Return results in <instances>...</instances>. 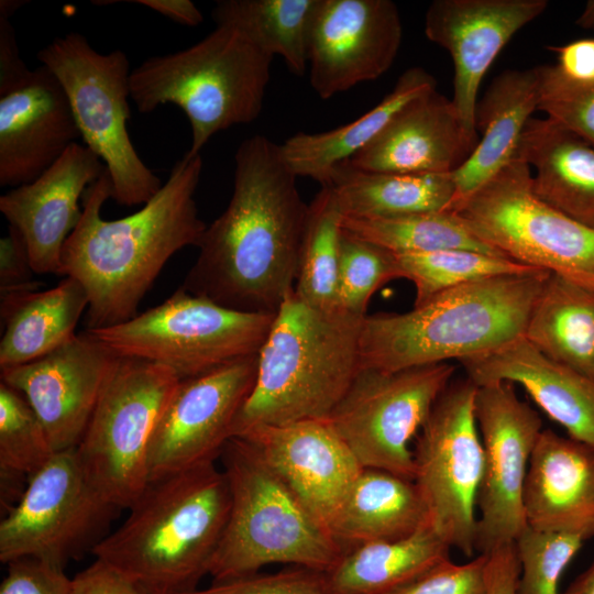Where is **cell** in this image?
I'll list each match as a JSON object with an SVG mask.
<instances>
[{
    "mask_svg": "<svg viewBox=\"0 0 594 594\" xmlns=\"http://www.w3.org/2000/svg\"><path fill=\"white\" fill-rule=\"evenodd\" d=\"M279 144L245 139L234 155L233 190L206 227L182 285L227 308L276 314L294 290L308 215Z\"/></svg>",
    "mask_w": 594,
    "mask_h": 594,
    "instance_id": "cell-1",
    "label": "cell"
},
{
    "mask_svg": "<svg viewBox=\"0 0 594 594\" xmlns=\"http://www.w3.org/2000/svg\"><path fill=\"white\" fill-rule=\"evenodd\" d=\"M202 157L184 155L158 193L136 212L105 220L101 209L112 198L106 168L82 196L78 226L62 254V275L77 279L89 306L87 329L122 323L138 308L166 262L197 244L207 224L199 218L195 193Z\"/></svg>",
    "mask_w": 594,
    "mask_h": 594,
    "instance_id": "cell-2",
    "label": "cell"
},
{
    "mask_svg": "<svg viewBox=\"0 0 594 594\" xmlns=\"http://www.w3.org/2000/svg\"><path fill=\"white\" fill-rule=\"evenodd\" d=\"M230 502L216 463L151 480L127 519L91 553L146 594L190 592L209 574Z\"/></svg>",
    "mask_w": 594,
    "mask_h": 594,
    "instance_id": "cell-3",
    "label": "cell"
},
{
    "mask_svg": "<svg viewBox=\"0 0 594 594\" xmlns=\"http://www.w3.org/2000/svg\"><path fill=\"white\" fill-rule=\"evenodd\" d=\"M549 272L532 270L468 283L402 314L367 315L361 326V369L399 371L459 362L521 337Z\"/></svg>",
    "mask_w": 594,
    "mask_h": 594,
    "instance_id": "cell-4",
    "label": "cell"
},
{
    "mask_svg": "<svg viewBox=\"0 0 594 594\" xmlns=\"http://www.w3.org/2000/svg\"><path fill=\"white\" fill-rule=\"evenodd\" d=\"M363 319L318 309L292 290L257 354L254 386L233 437L260 426L327 419L361 370Z\"/></svg>",
    "mask_w": 594,
    "mask_h": 594,
    "instance_id": "cell-5",
    "label": "cell"
},
{
    "mask_svg": "<svg viewBox=\"0 0 594 594\" xmlns=\"http://www.w3.org/2000/svg\"><path fill=\"white\" fill-rule=\"evenodd\" d=\"M230 512L209 575L215 582L284 563L327 572L343 549L328 527L243 438L232 437L221 454Z\"/></svg>",
    "mask_w": 594,
    "mask_h": 594,
    "instance_id": "cell-6",
    "label": "cell"
},
{
    "mask_svg": "<svg viewBox=\"0 0 594 594\" xmlns=\"http://www.w3.org/2000/svg\"><path fill=\"white\" fill-rule=\"evenodd\" d=\"M273 57L231 26H216L196 44L151 56L130 75L131 99L141 113L173 103L186 114L200 154L218 132L255 121L263 110Z\"/></svg>",
    "mask_w": 594,
    "mask_h": 594,
    "instance_id": "cell-7",
    "label": "cell"
},
{
    "mask_svg": "<svg viewBox=\"0 0 594 594\" xmlns=\"http://www.w3.org/2000/svg\"><path fill=\"white\" fill-rule=\"evenodd\" d=\"M36 58L61 82L84 145L106 165L112 199L128 207L151 200L164 183L139 156L128 132L132 70L127 54H101L73 31L54 38Z\"/></svg>",
    "mask_w": 594,
    "mask_h": 594,
    "instance_id": "cell-8",
    "label": "cell"
},
{
    "mask_svg": "<svg viewBox=\"0 0 594 594\" xmlns=\"http://www.w3.org/2000/svg\"><path fill=\"white\" fill-rule=\"evenodd\" d=\"M274 318L227 308L180 286L122 323L87 330L119 356L161 364L184 380L258 354Z\"/></svg>",
    "mask_w": 594,
    "mask_h": 594,
    "instance_id": "cell-9",
    "label": "cell"
},
{
    "mask_svg": "<svg viewBox=\"0 0 594 594\" xmlns=\"http://www.w3.org/2000/svg\"><path fill=\"white\" fill-rule=\"evenodd\" d=\"M530 167L514 158L455 213L499 254L594 292V228L542 202Z\"/></svg>",
    "mask_w": 594,
    "mask_h": 594,
    "instance_id": "cell-10",
    "label": "cell"
},
{
    "mask_svg": "<svg viewBox=\"0 0 594 594\" xmlns=\"http://www.w3.org/2000/svg\"><path fill=\"white\" fill-rule=\"evenodd\" d=\"M178 381L166 366L120 356L76 448L92 485L120 509L150 481L151 439Z\"/></svg>",
    "mask_w": 594,
    "mask_h": 594,
    "instance_id": "cell-11",
    "label": "cell"
},
{
    "mask_svg": "<svg viewBox=\"0 0 594 594\" xmlns=\"http://www.w3.org/2000/svg\"><path fill=\"white\" fill-rule=\"evenodd\" d=\"M477 386L451 381L416 437L415 476L437 534L466 557L476 552L484 453L475 416Z\"/></svg>",
    "mask_w": 594,
    "mask_h": 594,
    "instance_id": "cell-12",
    "label": "cell"
},
{
    "mask_svg": "<svg viewBox=\"0 0 594 594\" xmlns=\"http://www.w3.org/2000/svg\"><path fill=\"white\" fill-rule=\"evenodd\" d=\"M454 372L449 363L361 369L327 420L363 468L414 480L411 440Z\"/></svg>",
    "mask_w": 594,
    "mask_h": 594,
    "instance_id": "cell-13",
    "label": "cell"
},
{
    "mask_svg": "<svg viewBox=\"0 0 594 594\" xmlns=\"http://www.w3.org/2000/svg\"><path fill=\"white\" fill-rule=\"evenodd\" d=\"M119 507L92 485L76 448L56 452L0 522V561L33 558L62 568L107 536Z\"/></svg>",
    "mask_w": 594,
    "mask_h": 594,
    "instance_id": "cell-14",
    "label": "cell"
},
{
    "mask_svg": "<svg viewBox=\"0 0 594 594\" xmlns=\"http://www.w3.org/2000/svg\"><path fill=\"white\" fill-rule=\"evenodd\" d=\"M475 416L484 453L475 549L486 554L515 542L527 526L525 483L543 428L538 413L509 382L477 386Z\"/></svg>",
    "mask_w": 594,
    "mask_h": 594,
    "instance_id": "cell-15",
    "label": "cell"
},
{
    "mask_svg": "<svg viewBox=\"0 0 594 594\" xmlns=\"http://www.w3.org/2000/svg\"><path fill=\"white\" fill-rule=\"evenodd\" d=\"M256 372L257 354L178 381L153 431L150 481L220 458Z\"/></svg>",
    "mask_w": 594,
    "mask_h": 594,
    "instance_id": "cell-16",
    "label": "cell"
},
{
    "mask_svg": "<svg viewBox=\"0 0 594 594\" xmlns=\"http://www.w3.org/2000/svg\"><path fill=\"white\" fill-rule=\"evenodd\" d=\"M403 41V23L391 0H319L309 35L311 88L329 99L384 75Z\"/></svg>",
    "mask_w": 594,
    "mask_h": 594,
    "instance_id": "cell-17",
    "label": "cell"
},
{
    "mask_svg": "<svg viewBox=\"0 0 594 594\" xmlns=\"http://www.w3.org/2000/svg\"><path fill=\"white\" fill-rule=\"evenodd\" d=\"M119 359L86 329L42 358L1 369V382L24 396L61 452L79 444Z\"/></svg>",
    "mask_w": 594,
    "mask_h": 594,
    "instance_id": "cell-18",
    "label": "cell"
},
{
    "mask_svg": "<svg viewBox=\"0 0 594 594\" xmlns=\"http://www.w3.org/2000/svg\"><path fill=\"white\" fill-rule=\"evenodd\" d=\"M547 7V0H435L429 4L425 34L451 55V100L476 144L477 95L487 69L512 37Z\"/></svg>",
    "mask_w": 594,
    "mask_h": 594,
    "instance_id": "cell-19",
    "label": "cell"
},
{
    "mask_svg": "<svg viewBox=\"0 0 594 594\" xmlns=\"http://www.w3.org/2000/svg\"><path fill=\"white\" fill-rule=\"evenodd\" d=\"M105 170L90 148L75 142L35 180L0 197V211L23 237L36 274L62 275L64 245L81 218L79 199Z\"/></svg>",
    "mask_w": 594,
    "mask_h": 594,
    "instance_id": "cell-20",
    "label": "cell"
},
{
    "mask_svg": "<svg viewBox=\"0 0 594 594\" xmlns=\"http://www.w3.org/2000/svg\"><path fill=\"white\" fill-rule=\"evenodd\" d=\"M238 437L327 527L364 469L327 419L260 426Z\"/></svg>",
    "mask_w": 594,
    "mask_h": 594,
    "instance_id": "cell-21",
    "label": "cell"
},
{
    "mask_svg": "<svg viewBox=\"0 0 594 594\" xmlns=\"http://www.w3.org/2000/svg\"><path fill=\"white\" fill-rule=\"evenodd\" d=\"M79 136L61 82L38 66L22 86L0 97V186L35 180Z\"/></svg>",
    "mask_w": 594,
    "mask_h": 594,
    "instance_id": "cell-22",
    "label": "cell"
},
{
    "mask_svg": "<svg viewBox=\"0 0 594 594\" xmlns=\"http://www.w3.org/2000/svg\"><path fill=\"white\" fill-rule=\"evenodd\" d=\"M475 146L452 100L436 89L406 106L376 139L345 163L366 172L452 173Z\"/></svg>",
    "mask_w": 594,
    "mask_h": 594,
    "instance_id": "cell-23",
    "label": "cell"
},
{
    "mask_svg": "<svg viewBox=\"0 0 594 594\" xmlns=\"http://www.w3.org/2000/svg\"><path fill=\"white\" fill-rule=\"evenodd\" d=\"M476 386L520 385L568 436L594 447V380L553 361L524 337L486 354L460 362Z\"/></svg>",
    "mask_w": 594,
    "mask_h": 594,
    "instance_id": "cell-24",
    "label": "cell"
},
{
    "mask_svg": "<svg viewBox=\"0 0 594 594\" xmlns=\"http://www.w3.org/2000/svg\"><path fill=\"white\" fill-rule=\"evenodd\" d=\"M528 527L594 537V447L542 429L524 490Z\"/></svg>",
    "mask_w": 594,
    "mask_h": 594,
    "instance_id": "cell-25",
    "label": "cell"
},
{
    "mask_svg": "<svg viewBox=\"0 0 594 594\" xmlns=\"http://www.w3.org/2000/svg\"><path fill=\"white\" fill-rule=\"evenodd\" d=\"M540 101L541 66L508 69L492 80L475 110L481 139L465 162L452 172L455 189L447 211L455 212L515 158L521 134Z\"/></svg>",
    "mask_w": 594,
    "mask_h": 594,
    "instance_id": "cell-26",
    "label": "cell"
},
{
    "mask_svg": "<svg viewBox=\"0 0 594 594\" xmlns=\"http://www.w3.org/2000/svg\"><path fill=\"white\" fill-rule=\"evenodd\" d=\"M515 158L535 168L531 188L542 202L594 228L593 144L550 118H531Z\"/></svg>",
    "mask_w": 594,
    "mask_h": 594,
    "instance_id": "cell-27",
    "label": "cell"
},
{
    "mask_svg": "<svg viewBox=\"0 0 594 594\" xmlns=\"http://www.w3.org/2000/svg\"><path fill=\"white\" fill-rule=\"evenodd\" d=\"M428 524V508L414 480L364 468L328 529L346 551L361 543L408 537Z\"/></svg>",
    "mask_w": 594,
    "mask_h": 594,
    "instance_id": "cell-28",
    "label": "cell"
},
{
    "mask_svg": "<svg viewBox=\"0 0 594 594\" xmlns=\"http://www.w3.org/2000/svg\"><path fill=\"white\" fill-rule=\"evenodd\" d=\"M437 89L435 77L420 66L410 67L393 90L358 119L320 133L298 132L279 144L284 161L297 177L321 186L330 173L363 150L410 102Z\"/></svg>",
    "mask_w": 594,
    "mask_h": 594,
    "instance_id": "cell-29",
    "label": "cell"
},
{
    "mask_svg": "<svg viewBox=\"0 0 594 594\" xmlns=\"http://www.w3.org/2000/svg\"><path fill=\"white\" fill-rule=\"evenodd\" d=\"M88 306L84 286L69 276L46 290L1 297L0 369L32 362L70 341Z\"/></svg>",
    "mask_w": 594,
    "mask_h": 594,
    "instance_id": "cell-30",
    "label": "cell"
},
{
    "mask_svg": "<svg viewBox=\"0 0 594 594\" xmlns=\"http://www.w3.org/2000/svg\"><path fill=\"white\" fill-rule=\"evenodd\" d=\"M450 546L430 524L413 535L361 543L322 572L329 594H391L450 559Z\"/></svg>",
    "mask_w": 594,
    "mask_h": 594,
    "instance_id": "cell-31",
    "label": "cell"
},
{
    "mask_svg": "<svg viewBox=\"0 0 594 594\" xmlns=\"http://www.w3.org/2000/svg\"><path fill=\"white\" fill-rule=\"evenodd\" d=\"M324 186L333 189L344 217L364 219L447 211L455 189L452 173L366 172L346 163L333 168Z\"/></svg>",
    "mask_w": 594,
    "mask_h": 594,
    "instance_id": "cell-32",
    "label": "cell"
},
{
    "mask_svg": "<svg viewBox=\"0 0 594 594\" xmlns=\"http://www.w3.org/2000/svg\"><path fill=\"white\" fill-rule=\"evenodd\" d=\"M524 338L549 359L594 380V292L550 273Z\"/></svg>",
    "mask_w": 594,
    "mask_h": 594,
    "instance_id": "cell-33",
    "label": "cell"
},
{
    "mask_svg": "<svg viewBox=\"0 0 594 594\" xmlns=\"http://www.w3.org/2000/svg\"><path fill=\"white\" fill-rule=\"evenodd\" d=\"M319 0H218L211 15L216 26L243 33L271 57L278 55L296 76L308 69L312 19Z\"/></svg>",
    "mask_w": 594,
    "mask_h": 594,
    "instance_id": "cell-34",
    "label": "cell"
},
{
    "mask_svg": "<svg viewBox=\"0 0 594 594\" xmlns=\"http://www.w3.org/2000/svg\"><path fill=\"white\" fill-rule=\"evenodd\" d=\"M342 228L346 233L394 254L462 249L502 255L477 239L452 211L372 219L344 217Z\"/></svg>",
    "mask_w": 594,
    "mask_h": 594,
    "instance_id": "cell-35",
    "label": "cell"
},
{
    "mask_svg": "<svg viewBox=\"0 0 594 594\" xmlns=\"http://www.w3.org/2000/svg\"><path fill=\"white\" fill-rule=\"evenodd\" d=\"M344 213L333 189L321 186L308 204L295 293L321 310H339L338 266Z\"/></svg>",
    "mask_w": 594,
    "mask_h": 594,
    "instance_id": "cell-36",
    "label": "cell"
},
{
    "mask_svg": "<svg viewBox=\"0 0 594 594\" xmlns=\"http://www.w3.org/2000/svg\"><path fill=\"white\" fill-rule=\"evenodd\" d=\"M395 255L399 277L415 286L414 305L468 283L537 270L506 256L473 250L455 249Z\"/></svg>",
    "mask_w": 594,
    "mask_h": 594,
    "instance_id": "cell-37",
    "label": "cell"
},
{
    "mask_svg": "<svg viewBox=\"0 0 594 594\" xmlns=\"http://www.w3.org/2000/svg\"><path fill=\"white\" fill-rule=\"evenodd\" d=\"M45 429L24 396L0 383L1 486L13 487L30 477L55 454Z\"/></svg>",
    "mask_w": 594,
    "mask_h": 594,
    "instance_id": "cell-38",
    "label": "cell"
},
{
    "mask_svg": "<svg viewBox=\"0 0 594 594\" xmlns=\"http://www.w3.org/2000/svg\"><path fill=\"white\" fill-rule=\"evenodd\" d=\"M396 278L400 277L394 253L343 231L337 284L339 310L365 318L373 294Z\"/></svg>",
    "mask_w": 594,
    "mask_h": 594,
    "instance_id": "cell-39",
    "label": "cell"
},
{
    "mask_svg": "<svg viewBox=\"0 0 594 594\" xmlns=\"http://www.w3.org/2000/svg\"><path fill=\"white\" fill-rule=\"evenodd\" d=\"M587 539L583 532L539 531L526 526L515 540L519 561L515 594H560L561 575Z\"/></svg>",
    "mask_w": 594,
    "mask_h": 594,
    "instance_id": "cell-40",
    "label": "cell"
},
{
    "mask_svg": "<svg viewBox=\"0 0 594 594\" xmlns=\"http://www.w3.org/2000/svg\"><path fill=\"white\" fill-rule=\"evenodd\" d=\"M549 50L556 53L557 63L541 65L540 103L594 90V37L579 38Z\"/></svg>",
    "mask_w": 594,
    "mask_h": 594,
    "instance_id": "cell-41",
    "label": "cell"
},
{
    "mask_svg": "<svg viewBox=\"0 0 594 594\" xmlns=\"http://www.w3.org/2000/svg\"><path fill=\"white\" fill-rule=\"evenodd\" d=\"M183 594H329L322 572L295 566L276 573H254L227 581L213 582L207 588Z\"/></svg>",
    "mask_w": 594,
    "mask_h": 594,
    "instance_id": "cell-42",
    "label": "cell"
},
{
    "mask_svg": "<svg viewBox=\"0 0 594 594\" xmlns=\"http://www.w3.org/2000/svg\"><path fill=\"white\" fill-rule=\"evenodd\" d=\"M487 554L466 563L447 559L391 594H486Z\"/></svg>",
    "mask_w": 594,
    "mask_h": 594,
    "instance_id": "cell-43",
    "label": "cell"
},
{
    "mask_svg": "<svg viewBox=\"0 0 594 594\" xmlns=\"http://www.w3.org/2000/svg\"><path fill=\"white\" fill-rule=\"evenodd\" d=\"M7 565L0 594H72L73 579L59 565L33 558L14 560Z\"/></svg>",
    "mask_w": 594,
    "mask_h": 594,
    "instance_id": "cell-44",
    "label": "cell"
},
{
    "mask_svg": "<svg viewBox=\"0 0 594 594\" xmlns=\"http://www.w3.org/2000/svg\"><path fill=\"white\" fill-rule=\"evenodd\" d=\"M28 248L21 233L9 226L0 240V294L1 297L37 292L42 283L34 278Z\"/></svg>",
    "mask_w": 594,
    "mask_h": 594,
    "instance_id": "cell-45",
    "label": "cell"
},
{
    "mask_svg": "<svg viewBox=\"0 0 594 594\" xmlns=\"http://www.w3.org/2000/svg\"><path fill=\"white\" fill-rule=\"evenodd\" d=\"M538 110L594 145V90L563 100L542 102Z\"/></svg>",
    "mask_w": 594,
    "mask_h": 594,
    "instance_id": "cell-46",
    "label": "cell"
},
{
    "mask_svg": "<svg viewBox=\"0 0 594 594\" xmlns=\"http://www.w3.org/2000/svg\"><path fill=\"white\" fill-rule=\"evenodd\" d=\"M72 594H146L107 563L95 560L73 579Z\"/></svg>",
    "mask_w": 594,
    "mask_h": 594,
    "instance_id": "cell-47",
    "label": "cell"
},
{
    "mask_svg": "<svg viewBox=\"0 0 594 594\" xmlns=\"http://www.w3.org/2000/svg\"><path fill=\"white\" fill-rule=\"evenodd\" d=\"M31 74L21 58L10 18L0 15V97L22 86Z\"/></svg>",
    "mask_w": 594,
    "mask_h": 594,
    "instance_id": "cell-48",
    "label": "cell"
},
{
    "mask_svg": "<svg viewBox=\"0 0 594 594\" xmlns=\"http://www.w3.org/2000/svg\"><path fill=\"white\" fill-rule=\"evenodd\" d=\"M486 554V594H515L519 576L515 542Z\"/></svg>",
    "mask_w": 594,
    "mask_h": 594,
    "instance_id": "cell-49",
    "label": "cell"
},
{
    "mask_svg": "<svg viewBox=\"0 0 594 594\" xmlns=\"http://www.w3.org/2000/svg\"><path fill=\"white\" fill-rule=\"evenodd\" d=\"M132 2L147 7L182 25L197 26L204 21L201 11L190 0H136Z\"/></svg>",
    "mask_w": 594,
    "mask_h": 594,
    "instance_id": "cell-50",
    "label": "cell"
},
{
    "mask_svg": "<svg viewBox=\"0 0 594 594\" xmlns=\"http://www.w3.org/2000/svg\"><path fill=\"white\" fill-rule=\"evenodd\" d=\"M560 594H594V558L590 565Z\"/></svg>",
    "mask_w": 594,
    "mask_h": 594,
    "instance_id": "cell-51",
    "label": "cell"
},
{
    "mask_svg": "<svg viewBox=\"0 0 594 594\" xmlns=\"http://www.w3.org/2000/svg\"><path fill=\"white\" fill-rule=\"evenodd\" d=\"M575 24L582 29L594 30V0H588L582 13L575 21Z\"/></svg>",
    "mask_w": 594,
    "mask_h": 594,
    "instance_id": "cell-52",
    "label": "cell"
},
{
    "mask_svg": "<svg viewBox=\"0 0 594 594\" xmlns=\"http://www.w3.org/2000/svg\"><path fill=\"white\" fill-rule=\"evenodd\" d=\"M28 1H21V0H1L0 1V15L8 16L11 19V16L15 13L18 9H20L24 3Z\"/></svg>",
    "mask_w": 594,
    "mask_h": 594,
    "instance_id": "cell-53",
    "label": "cell"
}]
</instances>
